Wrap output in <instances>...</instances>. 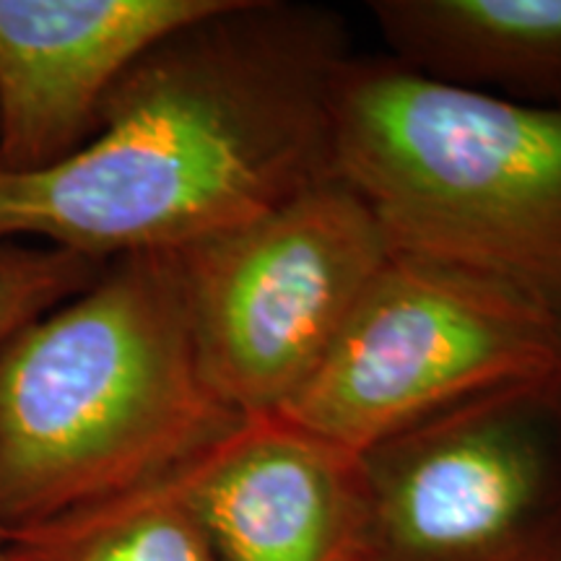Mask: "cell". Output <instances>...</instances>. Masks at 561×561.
Returning a JSON list of instances; mask_svg holds the SVG:
<instances>
[{
    "label": "cell",
    "mask_w": 561,
    "mask_h": 561,
    "mask_svg": "<svg viewBox=\"0 0 561 561\" xmlns=\"http://www.w3.org/2000/svg\"><path fill=\"white\" fill-rule=\"evenodd\" d=\"M180 473L32 528L3 530L5 561H219Z\"/></svg>",
    "instance_id": "obj_10"
},
{
    "label": "cell",
    "mask_w": 561,
    "mask_h": 561,
    "mask_svg": "<svg viewBox=\"0 0 561 561\" xmlns=\"http://www.w3.org/2000/svg\"><path fill=\"white\" fill-rule=\"evenodd\" d=\"M335 170L390 248L561 305V107L356 58L335 89Z\"/></svg>",
    "instance_id": "obj_3"
},
{
    "label": "cell",
    "mask_w": 561,
    "mask_h": 561,
    "mask_svg": "<svg viewBox=\"0 0 561 561\" xmlns=\"http://www.w3.org/2000/svg\"><path fill=\"white\" fill-rule=\"evenodd\" d=\"M557 561H561V553H559V559H557Z\"/></svg>",
    "instance_id": "obj_14"
},
{
    "label": "cell",
    "mask_w": 561,
    "mask_h": 561,
    "mask_svg": "<svg viewBox=\"0 0 561 561\" xmlns=\"http://www.w3.org/2000/svg\"><path fill=\"white\" fill-rule=\"evenodd\" d=\"M0 561H5V541H3V528H0Z\"/></svg>",
    "instance_id": "obj_13"
},
{
    "label": "cell",
    "mask_w": 561,
    "mask_h": 561,
    "mask_svg": "<svg viewBox=\"0 0 561 561\" xmlns=\"http://www.w3.org/2000/svg\"><path fill=\"white\" fill-rule=\"evenodd\" d=\"M244 416L201 369L174 255H128L0 346V528L182 471Z\"/></svg>",
    "instance_id": "obj_2"
},
{
    "label": "cell",
    "mask_w": 561,
    "mask_h": 561,
    "mask_svg": "<svg viewBox=\"0 0 561 561\" xmlns=\"http://www.w3.org/2000/svg\"><path fill=\"white\" fill-rule=\"evenodd\" d=\"M221 3L0 0V167L37 172L79 151L125 70Z\"/></svg>",
    "instance_id": "obj_7"
},
{
    "label": "cell",
    "mask_w": 561,
    "mask_h": 561,
    "mask_svg": "<svg viewBox=\"0 0 561 561\" xmlns=\"http://www.w3.org/2000/svg\"><path fill=\"white\" fill-rule=\"evenodd\" d=\"M369 13L421 76L561 107V0H377Z\"/></svg>",
    "instance_id": "obj_9"
},
{
    "label": "cell",
    "mask_w": 561,
    "mask_h": 561,
    "mask_svg": "<svg viewBox=\"0 0 561 561\" xmlns=\"http://www.w3.org/2000/svg\"><path fill=\"white\" fill-rule=\"evenodd\" d=\"M553 322H557V333H559V343H561V305L553 310Z\"/></svg>",
    "instance_id": "obj_12"
},
{
    "label": "cell",
    "mask_w": 561,
    "mask_h": 561,
    "mask_svg": "<svg viewBox=\"0 0 561 561\" xmlns=\"http://www.w3.org/2000/svg\"><path fill=\"white\" fill-rule=\"evenodd\" d=\"M362 460V561L559 559L561 377L455 405Z\"/></svg>",
    "instance_id": "obj_6"
},
{
    "label": "cell",
    "mask_w": 561,
    "mask_h": 561,
    "mask_svg": "<svg viewBox=\"0 0 561 561\" xmlns=\"http://www.w3.org/2000/svg\"><path fill=\"white\" fill-rule=\"evenodd\" d=\"M348 60L339 13L224 0L125 70L79 151L37 172L0 167V242L39 237L110 263L261 219L339 174Z\"/></svg>",
    "instance_id": "obj_1"
},
{
    "label": "cell",
    "mask_w": 561,
    "mask_h": 561,
    "mask_svg": "<svg viewBox=\"0 0 561 561\" xmlns=\"http://www.w3.org/2000/svg\"><path fill=\"white\" fill-rule=\"evenodd\" d=\"M180 476L219 561L364 559L362 455L280 413L244 416Z\"/></svg>",
    "instance_id": "obj_8"
},
{
    "label": "cell",
    "mask_w": 561,
    "mask_h": 561,
    "mask_svg": "<svg viewBox=\"0 0 561 561\" xmlns=\"http://www.w3.org/2000/svg\"><path fill=\"white\" fill-rule=\"evenodd\" d=\"M346 180L174 252L201 369L240 416L278 413L310 382L392 255Z\"/></svg>",
    "instance_id": "obj_5"
},
{
    "label": "cell",
    "mask_w": 561,
    "mask_h": 561,
    "mask_svg": "<svg viewBox=\"0 0 561 561\" xmlns=\"http://www.w3.org/2000/svg\"><path fill=\"white\" fill-rule=\"evenodd\" d=\"M104 265L50 244L0 242V346L26 322L87 289Z\"/></svg>",
    "instance_id": "obj_11"
},
{
    "label": "cell",
    "mask_w": 561,
    "mask_h": 561,
    "mask_svg": "<svg viewBox=\"0 0 561 561\" xmlns=\"http://www.w3.org/2000/svg\"><path fill=\"white\" fill-rule=\"evenodd\" d=\"M557 377L549 307L476 271L392 252L278 413L362 455L486 392Z\"/></svg>",
    "instance_id": "obj_4"
}]
</instances>
